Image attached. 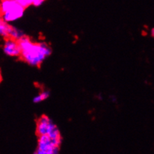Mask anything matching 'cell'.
<instances>
[{
    "label": "cell",
    "mask_w": 154,
    "mask_h": 154,
    "mask_svg": "<svg viewBox=\"0 0 154 154\" xmlns=\"http://www.w3.org/2000/svg\"><path fill=\"white\" fill-rule=\"evenodd\" d=\"M17 41L21 50L20 57L32 67H39L52 55V48L44 41L35 42L27 36Z\"/></svg>",
    "instance_id": "cell-1"
},
{
    "label": "cell",
    "mask_w": 154,
    "mask_h": 154,
    "mask_svg": "<svg viewBox=\"0 0 154 154\" xmlns=\"http://www.w3.org/2000/svg\"><path fill=\"white\" fill-rule=\"evenodd\" d=\"M26 8L16 0H2L0 2L1 19L8 23H12L20 20L25 14Z\"/></svg>",
    "instance_id": "cell-2"
},
{
    "label": "cell",
    "mask_w": 154,
    "mask_h": 154,
    "mask_svg": "<svg viewBox=\"0 0 154 154\" xmlns=\"http://www.w3.org/2000/svg\"><path fill=\"white\" fill-rule=\"evenodd\" d=\"M62 143V138H52L47 135L38 136L35 154H58Z\"/></svg>",
    "instance_id": "cell-3"
},
{
    "label": "cell",
    "mask_w": 154,
    "mask_h": 154,
    "mask_svg": "<svg viewBox=\"0 0 154 154\" xmlns=\"http://www.w3.org/2000/svg\"><path fill=\"white\" fill-rule=\"evenodd\" d=\"M36 133L38 136L47 135L52 138H61V132L56 124L47 115H43L36 123Z\"/></svg>",
    "instance_id": "cell-4"
},
{
    "label": "cell",
    "mask_w": 154,
    "mask_h": 154,
    "mask_svg": "<svg viewBox=\"0 0 154 154\" xmlns=\"http://www.w3.org/2000/svg\"><path fill=\"white\" fill-rule=\"evenodd\" d=\"M2 51L8 57L20 56L21 50L18 41L12 38H6L3 44Z\"/></svg>",
    "instance_id": "cell-5"
},
{
    "label": "cell",
    "mask_w": 154,
    "mask_h": 154,
    "mask_svg": "<svg viewBox=\"0 0 154 154\" xmlns=\"http://www.w3.org/2000/svg\"><path fill=\"white\" fill-rule=\"evenodd\" d=\"M24 36H26V35L22 29L13 26H11L10 32H9V38L16 40V41H19L20 38H22Z\"/></svg>",
    "instance_id": "cell-6"
},
{
    "label": "cell",
    "mask_w": 154,
    "mask_h": 154,
    "mask_svg": "<svg viewBox=\"0 0 154 154\" xmlns=\"http://www.w3.org/2000/svg\"><path fill=\"white\" fill-rule=\"evenodd\" d=\"M10 23L5 22L2 20H0V37L5 38H9V32L11 29Z\"/></svg>",
    "instance_id": "cell-7"
},
{
    "label": "cell",
    "mask_w": 154,
    "mask_h": 154,
    "mask_svg": "<svg viewBox=\"0 0 154 154\" xmlns=\"http://www.w3.org/2000/svg\"><path fill=\"white\" fill-rule=\"evenodd\" d=\"M50 97V91H43L40 92L38 94L35 95V97L32 99V102L35 104H38V103H40L43 101L46 100L48 99Z\"/></svg>",
    "instance_id": "cell-8"
},
{
    "label": "cell",
    "mask_w": 154,
    "mask_h": 154,
    "mask_svg": "<svg viewBox=\"0 0 154 154\" xmlns=\"http://www.w3.org/2000/svg\"><path fill=\"white\" fill-rule=\"evenodd\" d=\"M20 5H22L24 8H27L29 6L32 5L31 0H16Z\"/></svg>",
    "instance_id": "cell-9"
},
{
    "label": "cell",
    "mask_w": 154,
    "mask_h": 154,
    "mask_svg": "<svg viewBox=\"0 0 154 154\" xmlns=\"http://www.w3.org/2000/svg\"><path fill=\"white\" fill-rule=\"evenodd\" d=\"M45 1L46 0H31V2H32V5L35 7H40L45 2Z\"/></svg>",
    "instance_id": "cell-10"
},
{
    "label": "cell",
    "mask_w": 154,
    "mask_h": 154,
    "mask_svg": "<svg viewBox=\"0 0 154 154\" xmlns=\"http://www.w3.org/2000/svg\"><path fill=\"white\" fill-rule=\"evenodd\" d=\"M150 32H151L152 38H153V37H154V28H152L151 31H150Z\"/></svg>",
    "instance_id": "cell-11"
},
{
    "label": "cell",
    "mask_w": 154,
    "mask_h": 154,
    "mask_svg": "<svg viewBox=\"0 0 154 154\" xmlns=\"http://www.w3.org/2000/svg\"><path fill=\"white\" fill-rule=\"evenodd\" d=\"M0 20H1V14H0Z\"/></svg>",
    "instance_id": "cell-12"
}]
</instances>
